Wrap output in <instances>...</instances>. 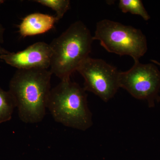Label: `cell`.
I'll return each instance as SVG.
<instances>
[{
    "instance_id": "cell-13",
    "label": "cell",
    "mask_w": 160,
    "mask_h": 160,
    "mask_svg": "<svg viewBox=\"0 0 160 160\" xmlns=\"http://www.w3.org/2000/svg\"><path fill=\"white\" fill-rule=\"evenodd\" d=\"M8 52V51H7V50H5V49L0 47V55L6 54V53H7Z\"/></svg>"
},
{
    "instance_id": "cell-1",
    "label": "cell",
    "mask_w": 160,
    "mask_h": 160,
    "mask_svg": "<svg viewBox=\"0 0 160 160\" xmlns=\"http://www.w3.org/2000/svg\"><path fill=\"white\" fill-rule=\"evenodd\" d=\"M50 69H18L10 80L11 93L20 120L34 124L42 122L51 91Z\"/></svg>"
},
{
    "instance_id": "cell-11",
    "label": "cell",
    "mask_w": 160,
    "mask_h": 160,
    "mask_svg": "<svg viewBox=\"0 0 160 160\" xmlns=\"http://www.w3.org/2000/svg\"><path fill=\"white\" fill-rule=\"evenodd\" d=\"M33 2L51 8L56 12L55 17L57 21L64 16L69 9L70 1L69 0H36Z\"/></svg>"
},
{
    "instance_id": "cell-15",
    "label": "cell",
    "mask_w": 160,
    "mask_h": 160,
    "mask_svg": "<svg viewBox=\"0 0 160 160\" xmlns=\"http://www.w3.org/2000/svg\"><path fill=\"white\" fill-rule=\"evenodd\" d=\"M4 1L3 0H0V5H2V3H4Z\"/></svg>"
},
{
    "instance_id": "cell-10",
    "label": "cell",
    "mask_w": 160,
    "mask_h": 160,
    "mask_svg": "<svg viewBox=\"0 0 160 160\" xmlns=\"http://www.w3.org/2000/svg\"><path fill=\"white\" fill-rule=\"evenodd\" d=\"M119 8L124 13L129 12L132 14L138 15L142 17L145 21H148L150 18V16L141 0H120Z\"/></svg>"
},
{
    "instance_id": "cell-14",
    "label": "cell",
    "mask_w": 160,
    "mask_h": 160,
    "mask_svg": "<svg viewBox=\"0 0 160 160\" xmlns=\"http://www.w3.org/2000/svg\"><path fill=\"white\" fill-rule=\"evenodd\" d=\"M151 61L153 63V64H155V65H158V66H160V62H158L156 60H151Z\"/></svg>"
},
{
    "instance_id": "cell-12",
    "label": "cell",
    "mask_w": 160,
    "mask_h": 160,
    "mask_svg": "<svg viewBox=\"0 0 160 160\" xmlns=\"http://www.w3.org/2000/svg\"><path fill=\"white\" fill-rule=\"evenodd\" d=\"M5 31L4 27L0 24V44L4 42V32Z\"/></svg>"
},
{
    "instance_id": "cell-4",
    "label": "cell",
    "mask_w": 160,
    "mask_h": 160,
    "mask_svg": "<svg viewBox=\"0 0 160 160\" xmlns=\"http://www.w3.org/2000/svg\"><path fill=\"white\" fill-rule=\"evenodd\" d=\"M93 40H98L106 51L129 56L139 61L147 51L146 37L139 29L108 19L97 23Z\"/></svg>"
},
{
    "instance_id": "cell-3",
    "label": "cell",
    "mask_w": 160,
    "mask_h": 160,
    "mask_svg": "<svg viewBox=\"0 0 160 160\" xmlns=\"http://www.w3.org/2000/svg\"><path fill=\"white\" fill-rule=\"evenodd\" d=\"M47 109L56 122L66 127L86 131L93 124L86 90L70 79L51 89Z\"/></svg>"
},
{
    "instance_id": "cell-2",
    "label": "cell",
    "mask_w": 160,
    "mask_h": 160,
    "mask_svg": "<svg viewBox=\"0 0 160 160\" xmlns=\"http://www.w3.org/2000/svg\"><path fill=\"white\" fill-rule=\"evenodd\" d=\"M93 41L90 30L82 21L72 24L49 44L52 73L61 81L70 79L72 73L89 57Z\"/></svg>"
},
{
    "instance_id": "cell-9",
    "label": "cell",
    "mask_w": 160,
    "mask_h": 160,
    "mask_svg": "<svg viewBox=\"0 0 160 160\" xmlns=\"http://www.w3.org/2000/svg\"><path fill=\"white\" fill-rule=\"evenodd\" d=\"M15 108L14 99L10 92L0 88V124L11 119Z\"/></svg>"
},
{
    "instance_id": "cell-5",
    "label": "cell",
    "mask_w": 160,
    "mask_h": 160,
    "mask_svg": "<svg viewBox=\"0 0 160 160\" xmlns=\"http://www.w3.org/2000/svg\"><path fill=\"white\" fill-rule=\"evenodd\" d=\"M119 84L133 98L147 101L149 107H153L160 99V71L153 63L135 61L129 70L120 72Z\"/></svg>"
},
{
    "instance_id": "cell-8",
    "label": "cell",
    "mask_w": 160,
    "mask_h": 160,
    "mask_svg": "<svg viewBox=\"0 0 160 160\" xmlns=\"http://www.w3.org/2000/svg\"><path fill=\"white\" fill-rule=\"evenodd\" d=\"M57 22L55 16L40 12L31 13L23 19L19 31L24 37L43 34L52 29Z\"/></svg>"
},
{
    "instance_id": "cell-7",
    "label": "cell",
    "mask_w": 160,
    "mask_h": 160,
    "mask_svg": "<svg viewBox=\"0 0 160 160\" xmlns=\"http://www.w3.org/2000/svg\"><path fill=\"white\" fill-rule=\"evenodd\" d=\"M51 56L49 44L39 42L22 51L1 54L0 59L18 69H49Z\"/></svg>"
},
{
    "instance_id": "cell-6",
    "label": "cell",
    "mask_w": 160,
    "mask_h": 160,
    "mask_svg": "<svg viewBox=\"0 0 160 160\" xmlns=\"http://www.w3.org/2000/svg\"><path fill=\"white\" fill-rule=\"evenodd\" d=\"M78 71L84 79V89L104 102L111 99L119 89V72L114 66L101 59L87 58Z\"/></svg>"
}]
</instances>
